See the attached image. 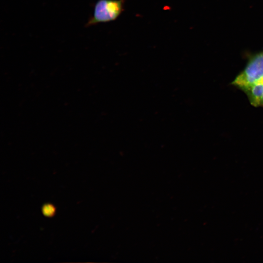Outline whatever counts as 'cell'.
Here are the masks:
<instances>
[{"label":"cell","mask_w":263,"mask_h":263,"mask_svg":"<svg viewBox=\"0 0 263 263\" xmlns=\"http://www.w3.org/2000/svg\"><path fill=\"white\" fill-rule=\"evenodd\" d=\"M231 84L245 94L252 106L263 107V51L249 57Z\"/></svg>","instance_id":"obj_1"},{"label":"cell","mask_w":263,"mask_h":263,"mask_svg":"<svg viewBox=\"0 0 263 263\" xmlns=\"http://www.w3.org/2000/svg\"><path fill=\"white\" fill-rule=\"evenodd\" d=\"M125 2V0H98L94 5L93 16L86 26L116 20L124 11Z\"/></svg>","instance_id":"obj_2"},{"label":"cell","mask_w":263,"mask_h":263,"mask_svg":"<svg viewBox=\"0 0 263 263\" xmlns=\"http://www.w3.org/2000/svg\"><path fill=\"white\" fill-rule=\"evenodd\" d=\"M54 212V207L50 205H47L43 208V212L47 216L52 215Z\"/></svg>","instance_id":"obj_3"}]
</instances>
